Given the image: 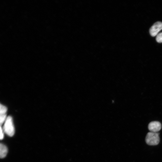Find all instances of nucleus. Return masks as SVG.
Listing matches in <instances>:
<instances>
[{"mask_svg": "<svg viewBox=\"0 0 162 162\" xmlns=\"http://www.w3.org/2000/svg\"><path fill=\"white\" fill-rule=\"evenodd\" d=\"M5 134L10 136H13L15 133V128L13 123V119L10 116L7 117L4 123L2 128Z\"/></svg>", "mask_w": 162, "mask_h": 162, "instance_id": "f257e3e1", "label": "nucleus"}, {"mask_svg": "<svg viewBox=\"0 0 162 162\" xmlns=\"http://www.w3.org/2000/svg\"><path fill=\"white\" fill-rule=\"evenodd\" d=\"M146 142L147 144L150 146L158 145L160 142L159 134L151 132L148 133L146 137Z\"/></svg>", "mask_w": 162, "mask_h": 162, "instance_id": "f03ea898", "label": "nucleus"}, {"mask_svg": "<svg viewBox=\"0 0 162 162\" xmlns=\"http://www.w3.org/2000/svg\"><path fill=\"white\" fill-rule=\"evenodd\" d=\"M162 29V22H157L155 23L150 28L149 33L151 36H157L159 32Z\"/></svg>", "mask_w": 162, "mask_h": 162, "instance_id": "7ed1b4c3", "label": "nucleus"}, {"mask_svg": "<svg viewBox=\"0 0 162 162\" xmlns=\"http://www.w3.org/2000/svg\"><path fill=\"white\" fill-rule=\"evenodd\" d=\"M161 128V124L158 121L151 122L148 125V129L151 132L157 133Z\"/></svg>", "mask_w": 162, "mask_h": 162, "instance_id": "20e7f679", "label": "nucleus"}, {"mask_svg": "<svg viewBox=\"0 0 162 162\" xmlns=\"http://www.w3.org/2000/svg\"><path fill=\"white\" fill-rule=\"evenodd\" d=\"M8 149L7 147L3 143L0 145V157L1 158L5 157L8 153Z\"/></svg>", "mask_w": 162, "mask_h": 162, "instance_id": "39448f33", "label": "nucleus"}, {"mask_svg": "<svg viewBox=\"0 0 162 162\" xmlns=\"http://www.w3.org/2000/svg\"><path fill=\"white\" fill-rule=\"evenodd\" d=\"M7 117L6 114H0V123L1 126L4 122Z\"/></svg>", "mask_w": 162, "mask_h": 162, "instance_id": "423d86ee", "label": "nucleus"}, {"mask_svg": "<svg viewBox=\"0 0 162 162\" xmlns=\"http://www.w3.org/2000/svg\"><path fill=\"white\" fill-rule=\"evenodd\" d=\"M7 111V108L5 106L1 104L0 105V114H6Z\"/></svg>", "mask_w": 162, "mask_h": 162, "instance_id": "0eeeda50", "label": "nucleus"}, {"mask_svg": "<svg viewBox=\"0 0 162 162\" xmlns=\"http://www.w3.org/2000/svg\"><path fill=\"white\" fill-rule=\"evenodd\" d=\"M156 40L158 43H162V32L158 34L156 36Z\"/></svg>", "mask_w": 162, "mask_h": 162, "instance_id": "6e6552de", "label": "nucleus"}, {"mask_svg": "<svg viewBox=\"0 0 162 162\" xmlns=\"http://www.w3.org/2000/svg\"><path fill=\"white\" fill-rule=\"evenodd\" d=\"M4 131L3 129L1 127V126H0V139L1 140H2L4 137Z\"/></svg>", "mask_w": 162, "mask_h": 162, "instance_id": "1a4fd4ad", "label": "nucleus"}]
</instances>
